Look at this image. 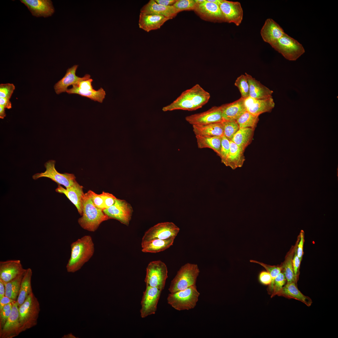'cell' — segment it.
<instances>
[{
  "label": "cell",
  "instance_id": "44dd1931",
  "mask_svg": "<svg viewBox=\"0 0 338 338\" xmlns=\"http://www.w3.org/2000/svg\"><path fill=\"white\" fill-rule=\"evenodd\" d=\"M78 65H74L68 69L64 77L58 81L54 86L55 91L57 94L66 92L68 87L81 81L90 79V76L87 74L82 77H79L76 75L78 68Z\"/></svg>",
  "mask_w": 338,
  "mask_h": 338
},
{
  "label": "cell",
  "instance_id": "7bdbcfd3",
  "mask_svg": "<svg viewBox=\"0 0 338 338\" xmlns=\"http://www.w3.org/2000/svg\"><path fill=\"white\" fill-rule=\"evenodd\" d=\"M224 136L222 137L220 154L219 156L222 162L224 164L227 160L230 151V142Z\"/></svg>",
  "mask_w": 338,
  "mask_h": 338
},
{
  "label": "cell",
  "instance_id": "7c38bea8",
  "mask_svg": "<svg viewBox=\"0 0 338 338\" xmlns=\"http://www.w3.org/2000/svg\"><path fill=\"white\" fill-rule=\"evenodd\" d=\"M109 219H114L128 226L133 212L132 207L125 200L116 198L114 203L103 210Z\"/></svg>",
  "mask_w": 338,
  "mask_h": 338
},
{
  "label": "cell",
  "instance_id": "680465c9",
  "mask_svg": "<svg viewBox=\"0 0 338 338\" xmlns=\"http://www.w3.org/2000/svg\"><path fill=\"white\" fill-rule=\"evenodd\" d=\"M62 338H76L74 335L71 333L68 334L67 335H64Z\"/></svg>",
  "mask_w": 338,
  "mask_h": 338
},
{
  "label": "cell",
  "instance_id": "4fadbf2b",
  "mask_svg": "<svg viewBox=\"0 0 338 338\" xmlns=\"http://www.w3.org/2000/svg\"><path fill=\"white\" fill-rule=\"evenodd\" d=\"M161 291L156 288L146 286L141 301V318L155 313Z\"/></svg>",
  "mask_w": 338,
  "mask_h": 338
},
{
  "label": "cell",
  "instance_id": "7dc6e473",
  "mask_svg": "<svg viewBox=\"0 0 338 338\" xmlns=\"http://www.w3.org/2000/svg\"><path fill=\"white\" fill-rule=\"evenodd\" d=\"M101 195L104 200L105 209L112 206L117 198L112 194L104 192H103Z\"/></svg>",
  "mask_w": 338,
  "mask_h": 338
},
{
  "label": "cell",
  "instance_id": "9c48e42d",
  "mask_svg": "<svg viewBox=\"0 0 338 338\" xmlns=\"http://www.w3.org/2000/svg\"><path fill=\"white\" fill-rule=\"evenodd\" d=\"M179 230L180 228L172 222L158 223L145 233L142 239L141 247L154 239H175Z\"/></svg>",
  "mask_w": 338,
  "mask_h": 338
},
{
  "label": "cell",
  "instance_id": "c3c4849f",
  "mask_svg": "<svg viewBox=\"0 0 338 338\" xmlns=\"http://www.w3.org/2000/svg\"><path fill=\"white\" fill-rule=\"evenodd\" d=\"M299 240L297 246V254L301 261L303 254V245L304 242V233L301 230L299 236Z\"/></svg>",
  "mask_w": 338,
  "mask_h": 338
},
{
  "label": "cell",
  "instance_id": "9f6ffc18",
  "mask_svg": "<svg viewBox=\"0 0 338 338\" xmlns=\"http://www.w3.org/2000/svg\"><path fill=\"white\" fill-rule=\"evenodd\" d=\"M6 116L5 112V108L0 105V118L3 119Z\"/></svg>",
  "mask_w": 338,
  "mask_h": 338
},
{
  "label": "cell",
  "instance_id": "ab89813d",
  "mask_svg": "<svg viewBox=\"0 0 338 338\" xmlns=\"http://www.w3.org/2000/svg\"><path fill=\"white\" fill-rule=\"evenodd\" d=\"M224 136L229 141H231L234 135L240 128L236 121L223 120Z\"/></svg>",
  "mask_w": 338,
  "mask_h": 338
},
{
  "label": "cell",
  "instance_id": "8fae6325",
  "mask_svg": "<svg viewBox=\"0 0 338 338\" xmlns=\"http://www.w3.org/2000/svg\"><path fill=\"white\" fill-rule=\"evenodd\" d=\"M93 81L90 79L78 82L72 85V87L68 89L66 92L69 94H78L102 103L105 98V91L102 88L97 90L94 89L92 84Z\"/></svg>",
  "mask_w": 338,
  "mask_h": 338
},
{
  "label": "cell",
  "instance_id": "ee69618b",
  "mask_svg": "<svg viewBox=\"0 0 338 338\" xmlns=\"http://www.w3.org/2000/svg\"><path fill=\"white\" fill-rule=\"evenodd\" d=\"M15 89L13 84H0V97L10 99Z\"/></svg>",
  "mask_w": 338,
  "mask_h": 338
},
{
  "label": "cell",
  "instance_id": "4dcf8cb0",
  "mask_svg": "<svg viewBox=\"0 0 338 338\" xmlns=\"http://www.w3.org/2000/svg\"><path fill=\"white\" fill-rule=\"evenodd\" d=\"M254 130V129L251 128H240L231 141L244 152L245 148L251 142Z\"/></svg>",
  "mask_w": 338,
  "mask_h": 338
},
{
  "label": "cell",
  "instance_id": "db71d44e",
  "mask_svg": "<svg viewBox=\"0 0 338 338\" xmlns=\"http://www.w3.org/2000/svg\"><path fill=\"white\" fill-rule=\"evenodd\" d=\"M158 4L164 6H172L177 0H155Z\"/></svg>",
  "mask_w": 338,
  "mask_h": 338
},
{
  "label": "cell",
  "instance_id": "816d5d0a",
  "mask_svg": "<svg viewBox=\"0 0 338 338\" xmlns=\"http://www.w3.org/2000/svg\"><path fill=\"white\" fill-rule=\"evenodd\" d=\"M0 105L5 108L10 109L12 108V104L9 99L0 97Z\"/></svg>",
  "mask_w": 338,
  "mask_h": 338
},
{
  "label": "cell",
  "instance_id": "3957f363",
  "mask_svg": "<svg viewBox=\"0 0 338 338\" xmlns=\"http://www.w3.org/2000/svg\"><path fill=\"white\" fill-rule=\"evenodd\" d=\"M109 218L103 211L95 206L89 191L84 193L83 198V213L78 220L80 226L89 231L95 232L103 222Z\"/></svg>",
  "mask_w": 338,
  "mask_h": 338
},
{
  "label": "cell",
  "instance_id": "5b68a950",
  "mask_svg": "<svg viewBox=\"0 0 338 338\" xmlns=\"http://www.w3.org/2000/svg\"><path fill=\"white\" fill-rule=\"evenodd\" d=\"M199 273L197 264L189 263L185 264L171 281L169 291L170 293H174L196 285Z\"/></svg>",
  "mask_w": 338,
  "mask_h": 338
},
{
  "label": "cell",
  "instance_id": "94428289",
  "mask_svg": "<svg viewBox=\"0 0 338 338\" xmlns=\"http://www.w3.org/2000/svg\"><path fill=\"white\" fill-rule=\"evenodd\" d=\"M205 0H195V1L197 4L201 3L204 2Z\"/></svg>",
  "mask_w": 338,
  "mask_h": 338
},
{
  "label": "cell",
  "instance_id": "d6986e66",
  "mask_svg": "<svg viewBox=\"0 0 338 338\" xmlns=\"http://www.w3.org/2000/svg\"><path fill=\"white\" fill-rule=\"evenodd\" d=\"M83 187L76 181L70 187L65 189L58 185L56 192L64 194L76 207L79 213L82 216L83 213V198L84 193Z\"/></svg>",
  "mask_w": 338,
  "mask_h": 338
},
{
  "label": "cell",
  "instance_id": "b9f144b4",
  "mask_svg": "<svg viewBox=\"0 0 338 338\" xmlns=\"http://www.w3.org/2000/svg\"><path fill=\"white\" fill-rule=\"evenodd\" d=\"M250 261L252 263L259 264L266 269L267 271L270 274L272 277V281L270 284L273 283L274 279L281 272L282 267L280 265L277 266H272L253 260H251Z\"/></svg>",
  "mask_w": 338,
  "mask_h": 338
},
{
  "label": "cell",
  "instance_id": "f6af8a7d",
  "mask_svg": "<svg viewBox=\"0 0 338 338\" xmlns=\"http://www.w3.org/2000/svg\"><path fill=\"white\" fill-rule=\"evenodd\" d=\"M299 240L298 236L296 244L294 253L293 258L292 262L294 272L297 282L299 279L300 274V268L301 261L297 254V248Z\"/></svg>",
  "mask_w": 338,
  "mask_h": 338
},
{
  "label": "cell",
  "instance_id": "5bb4252c",
  "mask_svg": "<svg viewBox=\"0 0 338 338\" xmlns=\"http://www.w3.org/2000/svg\"><path fill=\"white\" fill-rule=\"evenodd\" d=\"M185 120L192 125L222 122L223 118L221 106H213L205 111L187 116Z\"/></svg>",
  "mask_w": 338,
  "mask_h": 338
},
{
  "label": "cell",
  "instance_id": "8992f818",
  "mask_svg": "<svg viewBox=\"0 0 338 338\" xmlns=\"http://www.w3.org/2000/svg\"><path fill=\"white\" fill-rule=\"evenodd\" d=\"M200 294L195 285L183 290L170 293L167 296V302L177 310H189L195 307Z\"/></svg>",
  "mask_w": 338,
  "mask_h": 338
},
{
  "label": "cell",
  "instance_id": "6f0895ef",
  "mask_svg": "<svg viewBox=\"0 0 338 338\" xmlns=\"http://www.w3.org/2000/svg\"><path fill=\"white\" fill-rule=\"evenodd\" d=\"M5 305L2 309L0 311H5L12 309L13 306V303L14 302Z\"/></svg>",
  "mask_w": 338,
  "mask_h": 338
},
{
  "label": "cell",
  "instance_id": "d590c367",
  "mask_svg": "<svg viewBox=\"0 0 338 338\" xmlns=\"http://www.w3.org/2000/svg\"><path fill=\"white\" fill-rule=\"evenodd\" d=\"M25 272L8 282L4 283L5 289V296L15 301L17 300L22 279Z\"/></svg>",
  "mask_w": 338,
  "mask_h": 338
},
{
  "label": "cell",
  "instance_id": "cb8c5ba5",
  "mask_svg": "<svg viewBox=\"0 0 338 338\" xmlns=\"http://www.w3.org/2000/svg\"><path fill=\"white\" fill-rule=\"evenodd\" d=\"M223 120L236 121L246 111L244 99L241 98L232 103L222 105Z\"/></svg>",
  "mask_w": 338,
  "mask_h": 338
},
{
  "label": "cell",
  "instance_id": "1f68e13d",
  "mask_svg": "<svg viewBox=\"0 0 338 338\" xmlns=\"http://www.w3.org/2000/svg\"><path fill=\"white\" fill-rule=\"evenodd\" d=\"M32 269L28 268L26 269L22 279L20 287L17 302L18 306L24 301L28 296L32 292L31 278Z\"/></svg>",
  "mask_w": 338,
  "mask_h": 338
},
{
  "label": "cell",
  "instance_id": "836d02e7",
  "mask_svg": "<svg viewBox=\"0 0 338 338\" xmlns=\"http://www.w3.org/2000/svg\"><path fill=\"white\" fill-rule=\"evenodd\" d=\"M174 240L173 239H153L142 247L141 251L144 253H152L163 251L173 245Z\"/></svg>",
  "mask_w": 338,
  "mask_h": 338
},
{
  "label": "cell",
  "instance_id": "74e56055",
  "mask_svg": "<svg viewBox=\"0 0 338 338\" xmlns=\"http://www.w3.org/2000/svg\"><path fill=\"white\" fill-rule=\"evenodd\" d=\"M286 283V280L283 273L281 272L274 279L273 283L269 285L267 288L268 294L272 298L277 295Z\"/></svg>",
  "mask_w": 338,
  "mask_h": 338
},
{
  "label": "cell",
  "instance_id": "7402d4cb",
  "mask_svg": "<svg viewBox=\"0 0 338 338\" xmlns=\"http://www.w3.org/2000/svg\"><path fill=\"white\" fill-rule=\"evenodd\" d=\"M285 33L280 26L271 18L266 20L260 31L263 40L270 45L280 38Z\"/></svg>",
  "mask_w": 338,
  "mask_h": 338
},
{
  "label": "cell",
  "instance_id": "ba28073f",
  "mask_svg": "<svg viewBox=\"0 0 338 338\" xmlns=\"http://www.w3.org/2000/svg\"><path fill=\"white\" fill-rule=\"evenodd\" d=\"M167 278V268L164 262L156 260L151 261L148 264L145 279L146 286L156 288L162 291Z\"/></svg>",
  "mask_w": 338,
  "mask_h": 338
},
{
  "label": "cell",
  "instance_id": "6da1fadb",
  "mask_svg": "<svg viewBox=\"0 0 338 338\" xmlns=\"http://www.w3.org/2000/svg\"><path fill=\"white\" fill-rule=\"evenodd\" d=\"M210 97L209 93L198 84L183 92L170 105L163 107L164 111L181 110H196L207 103Z\"/></svg>",
  "mask_w": 338,
  "mask_h": 338
},
{
  "label": "cell",
  "instance_id": "91938a15",
  "mask_svg": "<svg viewBox=\"0 0 338 338\" xmlns=\"http://www.w3.org/2000/svg\"><path fill=\"white\" fill-rule=\"evenodd\" d=\"M207 1L219 5L221 0H207Z\"/></svg>",
  "mask_w": 338,
  "mask_h": 338
},
{
  "label": "cell",
  "instance_id": "83f0119b",
  "mask_svg": "<svg viewBox=\"0 0 338 338\" xmlns=\"http://www.w3.org/2000/svg\"><path fill=\"white\" fill-rule=\"evenodd\" d=\"M192 127L196 136H224L223 128L221 122L206 125H193Z\"/></svg>",
  "mask_w": 338,
  "mask_h": 338
},
{
  "label": "cell",
  "instance_id": "ac0fdd59",
  "mask_svg": "<svg viewBox=\"0 0 338 338\" xmlns=\"http://www.w3.org/2000/svg\"><path fill=\"white\" fill-rule=\"evenodd\" d=\"M32 15L37 17H47L52 15L54 9L50 0H21Z\"/></svg>",
  "mask_w": 338,
  "mask_h": 338
},
{
  "label": "cell",
  "instance_id": "52a82bcc",
  "mask_svg": "<svg viewBox=\"0 0 338 338\" xmlns=\"http://www.w3.org/2000/svg\"><path fill=\"white\" fill-rule=\"evenodd\" d=\"M270 45L289 60H296L305 52L302 45L285 33Z\"/></svg>",
  "mask_w": 338,
  "mask_h": 338
},
{
  "label": "cell",
  "instance_id": "d6a6232c",
  "mask_svg": "<svg viewBox=\"0 0 338 338\" xmlns=\"http://www.w3.org/2000/svg\"><path fill=\"white\" fill-rule=\"evenodd\" d=\"M222 136H196V137L197 146L199 148H207L211 149L219 156L220 152Z\"/></svg>",
  "mask_w": 338,
  "mask_h": 338
},
{
  "label": "cell",
  "instance_id": "7a4b0ae2",
  "mask_svg": "<svg viewBox=\"0 0 338 338\" xmlns=\"http://www.w3.org/2000/svg\"><path fill=\"white\" fill-rule=\"evenodd\" d=\"M71 255L66 268L68 272L74 273L79 269L93 255L94 244L90 235H85L71 244Z\"/></svg>",
  "mask_w": 338,
  "mask_h": 338
},
{
  "label": "cell",
  "instance_id": "f35d334b",
  "mask_svg": "<svg viewBox=\"0 0 338 338\" xmlns=\"http://www.w3.org/2000/svg\"><path fill=\"white\" fill-rule=\"evenodd\" d=\"M234 85L238 89L241 97L244 99L249 96V86L247 77L245 74H242L235 80Z\"/></svg>",
  "mask_w": 338,
  "mask_h": 338
},
{
  "label": "cell",
  "instance_id": "e0dca14e",
  "mask_svg": "<svg viewBox=\"0 0 338 338\" xmlns=\"http://www.w3.org/2000/svg\"><path fill=\"white\" fill-rule=\"evenodd\" d=\"M18 307L17 301L14 302L10 315L3 327L0 330V338H13L20 333Z\"/></svg>",
  "mask_w": 338,
  "mask_h": 338
},
{
  "label": "cell",
  "instance_id": "60d3db41",
  "mask_svg": "<svg viewBox=\"0 0 338 338\" xmlns=\"http://www.w3.org/2000/svg\"><path fill=\"white\" fill-rule=\"evenodd\" d=\"M196 5L193 0H177L173 5L179 13L183 11L194 10Z\"/></svg>",
  "mask_w": 338,
  "mask_h": 338
},
{
  "label": "cell",
  "instance_id": "f1b7e54d",
  "mask_svg": "<svg viewBox=\"0 0 338 338\" xmlns=\"http://www.w3.org/2000/svg\"><path fill=\"white\" fill-rule=\"evenodd\" d=\"M275 104L272 96L268 98L256 100L246 107V111L253 115L259 116L266 112H270L274 107Z\"/></svg>",
  "mask_w": 338,
  "mask_h": 338
},
{
  "label": "cell",
  "instance_id": "f5cc1de1",
  "mask_svg": "<svg viewBox=\"0 0 338 338\" xmlns=\"http://www.w3.org/2000/svg\"><path fill=\"white\" fill-rule=\"evenodd\" d=\"M15 301H16L13 300L7 296H4L0 299V310L2 309L5 305Z\"/></svg>",
  "mask_w": 338,
  "mask_h": 338
},
{
  "label": "cell",
  "instance_id": "8d00e7d4",
  "mask_svg": "<svg viewBox=\"0 0 338 338\" xmlns=\"http://www.w3.org/2000/svg\"><path fill=\"white\" fill-rule=\"evenodd\" d=\"M259 116L256 115L246 111L237 120L240 128H256L259 120Z\"/></svg>",
  "mask_w": 338,
  "mask_h": 338
},
{
  "label": "cell",
  "instance_id": "603a6c76",
  "mask_svg": "<svg viewBox=\"0 0 338 338\" xmlns=\"http://www.w3.org/2000/svg\"><path fill=\"white\" fill-rule=\"evenodd\" d=\"M140 13L160 15L170 19L175 17L179 13L172 6H164L156 3L155 0H150L140 10Z\"/></svg>",
  "mask_w": 338,
  "mask_h": 338
},
{
  "label": "cell",
  "instance_id": "9a60e30c",
  "mask_svg": "<svg viewBox=\"0 0 338 338\" xmlns=\"http://www.w3.org/2000/svg\"><path fill=\"white\" fill-rule=\"evenodd\" d=\"M194 11L204 20L213 22H225L218 5L207 0L201 3L196 4Z\"/></svg>",
  "mask_w": 338,
  "mask_h": 338
},
{
  "label": "cell",
  "instance_id": "d4e9b609",
  "mask_svg": "<svg viewBox=\"0 0 338 338\" xmlns=\"http://www.w3.org/2000/svg\"><path fill=\"white\" fill-rule=\"evenodd\" d=\"M169 19L161 15L140 13L138 25L140 28L149 32L160 28Z\"/></svg>",
  "mask_w": 338,
  "mask_h": 338
},
{
  "label": "cell",
  "instance_id": "bcb514c9",
  "mask_svg": "<svg viewBox=\"0 0 338 338\" xmlns=\"http://www.w3.org/2000/svg\"><path fill=\"white\" fill-rule=\"evenodd\" d=\"M91 196L92 201L97 208L102 210L105 209L104 200L101 194H98L91 190H89Z\"/></svg>",
  "mask_w": 338,
  "mask_h": 338
},
{
  "label": "cell",
  "instance_id": "277c9868",
  "mask_svg": "<svg viewBox=\"0 0 338 338\" xmlns=\"http://www.w3.org/2000/svg\"><path fill=\"white\" fill-rule=\"evenodd\" d=\"M40 310L39 302L32 292L18 307L20 333L37 325Z\"/></svg>",
  "mask_w": 338,
  "mask_h": 338
},
{
  "label": "cell",
  "instance_id": "ffe728a7",
  "mask_svg": "<svg viewBox=\"0 0 338 338\" xmlns=\"http://www.w3.org/2000/svg\"><path fill=\"white\" fill-rule=\"evenodd\" d=\"M26 269H23L19 260H11L0 262V279L4 283H7Z\"/></svg>",
  "mask_w": 338,
  "mask_h": 338
},
{
  "label": "cell",
  "instance_id": "e575fe53",
  "mask_svg": "<svg viewBox=\"0 0 338 338\" xmlns=\"http://www.w3.org/2000/svg\"><path fill=\"white\" fill-rule=\"evenodd\" d=\"M295 248V245L292 246L287 253L284 262L280 264L282 267L281 272L284 274L287 283L294 282L297 284L292 262Z\"/></svg>",
  "mask_w": 338,
  "mask_h": 338
},
{
  "label": "cell",
  "instance_id": "4316f807",
  "mask_svg": "<svg viewBox=\"0 0 338 338\" xmlns=\"http://www.w3.org/2000/svg\"><path fill=\"white\" fill-rule=\"evenodd\" d=\"M249 86V96L255 99L259 100L268 98L271 96L273 92L261 84L251 75L245 73Z\"/></svg>",
  "mask_w": 338,
  "mask_h": 338
},
{
  "label": "cell",
  "instance_id": "f546056e",
  "mask_svg": "<svg viewBox=\"0 0 338 338\" xmlns=\"http://www.w3.org/2000/svg\"><path fill=\"white\" fill-rule=\"evenodd\" d=\"M230 149L229 155L225 165L233 169L241 167L245 160L244 152L232 141H230Z\"/></svg>",
  "mask_w": 338,
  "mask_h": 338
},
{
  "label": "cell",
  "instance_id": "2e32d148",
  "mask_svg": "<svg viewBox=\"0 0 338 338\" xmlns=\"http://www.w3.org/2000/svg\"><path fill=\"white\" fill-rule=\"evenodd\" d=\"M218 6L225 22L233 23L237 26L240 25L243 20V11L239 2L221 0Z\"/></svg>",
  "mask_w": 338,
  "mask_h": 338
},
{
  "label": "cell",
  "instance_id": "681fc988",
  "mask_svg": "<svg viewBox=\"0 0 338 338\" xmlns=\"http://www.w3.org/2000/svg\"><path fill=\"white\" fill-rule=\"evenodd\" d=\"M259 279L261 283L264 285H269L272 281L270 274L267 271L261 272L259 275Z\"/></svg>",
  "mask_w": 338,
  "mask_h": 338
},
{
  "label": "cell",
  "instance_id": "484cf974",
  "mask_svg": "<svg viewBox=\"0 0 338 338\" xmlns=\"http://www.w3.org/2000/svg\"><path fill=\"white\" fill-rule=\"evenodd\" d=\"M277 295L295 299L303 302L308 307L310 306L312 303L311 299L304 295L299 290L297 284L294 282L286 283Z\"/></svg>",
  "mask_w": 338,
  "mask_h": 338
},
{
  "label": "cell",
  "instance_id": "f907efd6",
  "mask_svg": "<svg viewBox=\"0 0 338 338\" xmlns=\"http://www.w3.org/2000/svg\"><path fill=\"white\" fill-rule=\"evenodd\" d=\"M12 309L5 311H0V330L3 327L8 319L11 312Z\"/></svg>",
  "mask_w": 338,
  "mask_h": 338
},
{
  "label": "cell",
  "instance_id": "11a10c76",
  "mask_svg": "<svg viewBox=\"0 0 338 338\" xmlns=\"http://www.w3.org/2000/svg\"><path fill=\"white\" fill-rule=\"evenodd\" d=\"M5 289L4 283L0 279V299L5 296Z\"/></svg>",
  "mask_w": 338,
  "mask_h": 338
},
{
  "label": "cell",
  "instance_id": "30bf717a",
  "mask_svg": "<svg viewBox=\"0 0 338 338\" xmlns=\"http://www.w3.org/2000/svg\"><path fill=\"white\" fill-rule=\"evenodd\" d=\"M55 161L54 160L48 161L44 164L45 171L35 174L33 176V178L36 180L41 177H46L50 179L58 185L64 186L66 188L72 186L76 181L74 175L73 174L61 173L58 172L55 169Z\"/></svg>",
  "mask_w": 338,
  "mask_h": 338
}]
</instances>
